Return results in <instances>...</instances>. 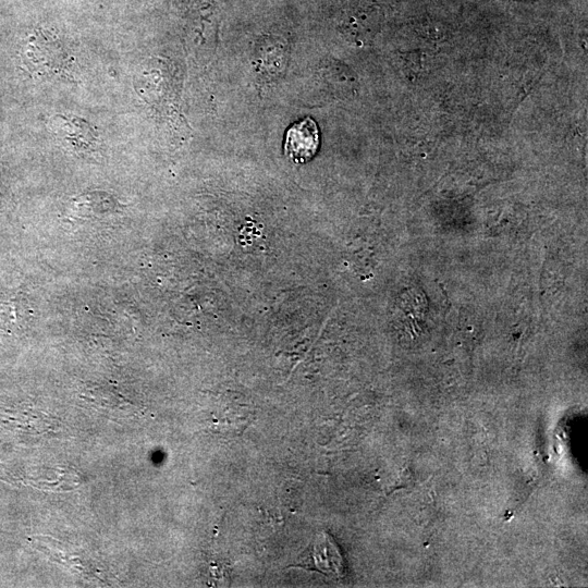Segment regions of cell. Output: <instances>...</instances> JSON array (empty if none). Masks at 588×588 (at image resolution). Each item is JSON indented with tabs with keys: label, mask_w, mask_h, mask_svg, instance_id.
<instances>
[{
	"label": "cell",
	"mask_w": 588,
	"mask_h": 588,
	"mask_svg": "<svg viewBox=\"0 0 588 588\" xmlns=\"http://www.w3.org/2000/svg\"><path fill=\"white\" fill-rule=\"evenodd\" d=\"M295 567L317 571L334 579H340L344 575L341 552L333 538L326 531L317 535L311 548Z\"/></svg>",
	"instance_id": "cell-1"
},
{
	"label": "cell",
	"mask_w": 588,
	"mask_h": 588,
	"mask_svg": "<svg viewBox=\"0 0 588 588\" xmlns=\"http://www.w3.org/2000/svg\"><path fill=\"white\" fill-rule=\"evenodd\" d=\"M319 130L311 118H306L291 125L285 135L284 152L296 163H306L317 154Z\"/></svg>",
	"instance_id": "cell-2"
}]
</instances>
